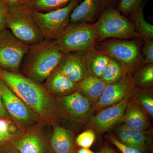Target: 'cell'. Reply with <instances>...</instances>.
Here are the masks:
<instances>
[{
    "label": "cell",
    "mask_w": 153,
    "mask_h": 153,
    "mask_svg": "<svg viewBox=\"0 0 153 153\" xmlns=\"http://www.w3.org/2000/svg\"><path fill=\"white\" fill-rule=\"evenodd\" d=\"M77 153H95L88 149L81 148L77 152Z\"/></svg>",
    "instance_id": "d590c367"
},
{
    "label": "cell",
    "mask_w": 153,
    "mask_h": 153,
    "mask_svg": "<svg viewBox=\"0 0 153 153\" xmlns=\"http://www.w3.org/2000/svg\"><path fill=\"white\" fill-rule=\"evenodd\" d=\"M0 94L6 109L13 118L23 124H27L35 121L36 114L1 78Z\"/></svg>",
    "instance_id": "30bf717a"
},
{
    "label": "cell",
    "mask_w": 153,
    "mask_h": 153,
    "mask_svg": "<svg viewBox=\"0 0 153 153\" xmlns=\"http://www.w3.org/2000/svg\"><path fill=\"white\" fill-rule=\"evenodd\" d=\"M0 118L6 119H9L10 118V115L5 108L2 100L1 94H0Z\"/></svg>",
    "instance_id": "d6a6232c"
},
{
    "label": "cell",
    "mask_w": 153,
    "mask_h": 153,
    "mask_svg": "<svg viewBox=\"0 0 153 153\" xmlns=\"http://www.w3.org/2000/svg\"><path fill=\"white\" fill-rule=\"evenodd\" d=\"M30 46L7 28L0 33V68L18 73Z\"/></svg>",
    "instance_id": "ba28073f"
},
{
    "label": "cell",
    "mask_w": 153,
    "mask_h": 153,
    "mask_svg": "<svg viewBox=\"0 0 153 153\" xmlns=\"http://www.w3.org/2000/svg\"><path fill=\"white\" fill-rule=\"evenodd\" d=\"M8 7L3 3L0 5V33L7 28V13Z\"/></svg>",
    "instance_id": "1f68e13d"
},
{
    "label": "cell",
    "mask_w": 153,
    "mask_h": 153,
    "mask_svg": "<svg viewBox=\"0 0 153 153\" xmlns=\"http://www.w3.org/2000/svg\"><path fill=\"white\" fill-rule=\"evenodd\" d=\"M129 99L102 110L90 119V126L98 133L105 132L120 122Z\"/></svg>",
    "instance_id": "7c38bea8"
},
{
    "label": "cell",
    "mask_w": 153,
    "mask_h": 153,
    "mask_svg": "<svg viewBox=\"0 0 153 153\" xmlns=\"http://www.w3.org/2000/svg\"><path fill=\"white\" fill-rule=\"evenodd\" d=\"M22 1V0H2L3 3H4L8 7L20 4Z\"/></svg>",
    "instance_id": "836d02e7"
},
{
    "label": "cell",
    "mask_w": 153,
    "mask_h": 153,
    "mask_svg": "<svg viewBox=\"0 0 153 153\" xmlns=\"http://www.w3.org/2000/svg\"><path fill=\"white\" fill-rule=\"evenodd\" d=\"M13 146L19 153H44L45 145L37 134L29 133L15 140Z\"/></svg>",
    "instance_id": "ffe728a7"
},
{
    "label": "cell",
    "mask_w": 153,
    "mask_h": 153,
    "mask_svg": "<svg viewBox=\"0 0 153 153\" xmlns=\"http://www.w3.org/2000/svg\"><path fill=\"white\" fill-rule=\"evenodd\" d=\"M117 139L124 144L136 148L143 153L149 150V141L145 131L133 129L122 124L116 130Z\"/></svg>",
    "instance_id": "2e32d148"
},
{
    "label": "cell",
    "mask_w": 153,
    "mask_h": 153,
    "mask_svg": "<svg viewBox=\"0 0 153 153\" xmlns=\"http://www.w3.org/2000/svg\"><path fill=\"white\" fill-rule=\"evenodd\" d=\"M94 25L98 42L109 38H139L132 22L115 9L103 11Z\"/></svg>",
    "instance_id": "5b68a950"
},
{
    "label": "cell",
    "mask_w": 153,
    "mask_h": 153,
    "mask_svg": "<svg viewBox=\"0 0 153 153\" xmlns=\"http://www.w3.org/2000/svg\"><path fill=\"white\" fill-rule=\"evenodd\" d=\"M54 41L62 54L88 50L98 43L94 25L85 22L69 23Z\"/></svg>",
    "instance_id": "277c9868"
},
{
    "label": "cell",
    "mask_w": 153,
    "mask_h": 153,
    "mask_svg": "<svg viewBox=\"0 0 153 153\" xmlns=\"http://www.w3.org/2000/svg\"><path fill=\"white\" fill-rule=\"evenodd\" d=\"M7 25L14 36L28 46L36 45L45 40L31 11L22 4L8 7Z\"/></svg>",
    "instance_id": "3957f363"
},
{
    "label": "cell",
    "mask_w": 153,
    "mask_h": 153,
    "mask_svg": "<svg viewBox=\"0 0 153 153\" xmlns=\"http://www.w3.org/2000/svg\"><path fill=\"white\" fill-rule=\"evenodd\" d=\"M145 4L131 14V22L139 38L144 40H153V26L145 20L143 9Z\"/></svg>",
    "instance_id": "603a6c76"
},
{
    "label": "cell",
    "mask_w": 153,
    "mask_h": 153,
    "mask_svg": "<svg viewBox=\"0 0 153 153\" xmlns=\"http://www.w3.org/2000/svg\"><path fill=\"white\" fill-rule=\"evenodd\" d=\"M44 82L46 90L55 95L64 96L77 91L76 83L60 73L57 68Z\"/></svg>",
    "instance_id": "e0dca14e"
},
{
    "label": "cell",
    "mask_w": 153,
    "mask_h": 153,
    "mask_svg": "<svg viewBox=\"0 0 153 153\" xmlns=\"http://www.w3.org/2000/svg\"><path fill=\"white\" fill-rule=\"evenodd\" d=\"M128 72V70L122 63L111 57L100 78L108 85L119 81Z\"/></svg>",
    "instance_id": "7402d4cb"
},
{
    "label": "cell",
    "mask_w": 153,
    "mask_h": 153,
    "mask_svg": "<svg viewBox=\"0 0 153 153\" xmlns=\"http://www.w3.org/2000/svg\"><path fill=\"white\" fill-rule=\"evenodd\" d=\"M88 50H79L63 54L57 70L74 83H77L88 76L86 55Z\"/></svg>",
    "instance_id": "8fae6325"
},
{
    "label": "cell",
    "mask_w": 153,
    "mask_h": 153,
    "mask_svg": "<svg viewBox=\"0 0 153 153\" xmlns=\"http://www.w3.org/2000/svg\"><path fill=\"white\" fill-rule=\"evenodd\" d=\"M6 153V152H1V153Z\"/></svg>",
    "instance_id": "74e56055"
},
{
    "label": "cell",
    "mask_w": 153,
    "mask_h": 153,
    "mask_svg": "<svg viewBox=\"0 0 153 153\" xmlns=\"http://www.w3.org/2000/svg\"><path fill=\"white\" fill-rule=\"evenodd\" d=\"M95 48L122 63L129 72H134L142 62L140 44L137 41H107L97 43Z\"/></svg>",
    "instance_id": "52a82bcc"
},
{
    "label": "cell",
    "mask_w": 153,
    "mask_h": 153,
    "mask_svg": "<svg viewBox=\"0 0 153 153\" xmlns=\"http://www.w3.org/2000/svg\"><path fill=\"white\" fill-rule=\"evenodd\" d=\"M62 55L54 40L30 46L22 61L25 76L39 84L44 82L57 68Z\"/></svg>",
    "instance_id": "7a4b0ae2"
},
{
    "label": "cell",
    "mask_w": 153,
    "mask_h": 153,
    "mask_svg": "<svg viewBox=\"0 0 153 153\" xmlns=\"http://www.w3.org/2000/svg\"><path fill=\"white\" fill-rule=\"evenodd\" d=\"M18 134L16 127L9 119L0 118V146L14 140Z\"/></svg>",
    "instance_id": "484cf974"
},
{
    "label": "cell",
    "mask_w": 153,
    "mask_h": 153,
    "mask_svg": "<svg viewBox=\"0 0 153 153\" xmlns=\"http://www.w3.org/2000/svg\"><path fill=\"white\" fill-rule=\"evenodd\" d=\"M106 85L100 77L88 76L76 83V89L91 103H95L103 93Z\"/></svg>",
    "instance_id": "ac0fdd59"
},
{
    "label": "cell",
    "mask_w": 153,
    "mask_h": 153,
    "mask_svg": "<svg viewBox=\"0 0 153 153\" xmlns=\"http://www.w3.org/2000/svg\"><path fill=\"white\" fill-rule=\"evenodd\" d=\"M109 140L111 143L122 153H143L136 148L129 146L120 142L115 137L110 136Z\"/></svg>",
    "instance_id": "4dcf8cb0"
},
{
    "label": "cell",
    "mask_w": 153,
    "mask_h": 153,
    "mask_svg": "<svg viewBox=\"0 0 153 153\" xmlns=\"http://www.w3.org/2000/svg\"><path fill=\"white\" fill-rule=\"evenodd\" d=\"M143 0H121L119 11L124 16L130 15L142 5Z\"/></svg>",
    "instance_id": "83f0119b"
},
{
    "label": "cell",
    "mask_w": 153,
    "mask_h": 153,
    "mask_svg": "<svg viewBox=\"0 0 153 153\" xmlns=\"http://www.w3.org/2000/svg\"><path fill=\"white\" fill-rule=\"evenodd\" d=\"M130 98L129 99L125 112L120 122L133 129L145 131L149 126L146 111L134 98L131 100Z\"/></svg>",
    "instance_id": "9a60e30c"
},
{
    "label": "cell",
    "mask_w": 153,
    "mask_h": 153,
    "mask_svg": "<svg viewBox=\"0 0 153 153\" xmlns=\"http://www.w3.org/2000/svg\"><path fill=\"white\" fill-rule=\"evenodd\" d=\"M72 0H22L20 4L30 10L47 12L63 7Z\"/></svg>",
    "instance_id": "cb8c5ba5"
},
{
    "label": "cell",
    "mask_w": 153,
    "mask_h": 153,
    "mask_svg": "<svg viewBox=\"0 0 153 153\" xmlns=\"http://www.w3.org/2000/svg\"><path fill=\"white\" fill-rule=\"evenodd\" d=\"M133 96L141 105L147 113L153 116V98L151 92L147 91L136 88Z\"/></svg>",
    "instance_id": "4316f807"
},
{
    "label": "cell",
    "mask_w": 153,
    "mask_h": 153,
    "mask_svg": "<svg viewBox=\"0 0 153 153\" xmlns=\"http://www.w3.org/2000/svg\"><path fill=\"white\" fill-rule=\"evenodd\" d=\"M111 58L95 47L88 49L85 59L88 76L100 77Z\"/></svg>",
    "instance_id": "d6986e66"
},
{
    "label": "cell",
    "mask_w": 153,
    "mask_h": 153,
    "mask_svg": "<svg viewBox=\"0 0 153 153\" xmlns=\"http://www.w3.org/2000/svg\"><path fill=\"white\" fill-rule=\"evenodd\" d=\"M142 57L146 64H153V40H145L144 44L143 47Z\"/></svg>",
    "instance_id": "f546056e"
},
{
    "label": "cell",
    "mask_w": 153,
    "mask_h": 153,
    "mask_svg": "<svg viewBox=\"0 0 153 153\" xmlns=\"http://www.w3.org/2000/svg\"><path fill=\"white\" fill-rule=\"evenodd\" d=\"M95 139V134L92 130L88 129L79 134L76 137V143L82 148L89 149Z\"/></svg>",
    "instance_id": "f1b7e54d"
},
{
    "label": "cell",
    "mask_w": 153,
    "mask_h": 153,
    "mask_svg": "<svg viewBox=\"0 0 153 153\" xmlns=\"http://www.w3.org/2000/svg\"><path fill=\"white\" fill-rule=\"evenodd\" d=\"M0 78L37 116L45 120L56 116L57 106L40 84L25 75L1 68Z\"/></svg>",
    "instance_id": "6da1fadb"
},
{
    "label": "cell",
    "mask_w": 153,
    "mask_h": 153,
    "mask_svg": "<svg viewBox=\"0 0 153 153\" xmlns=\"http://www.w3.org/2000/svg\"><path fill=\"white\" fill-rule=\"evenodd\" d=\"M3 3V2L2 0H0V5H1V4H2Z\"/></svg>",
    "instance_id": "8d00e7d4"
},
{
    "label": "cell",
    "mask_w": 153,
    "mask_h": 153,
    "mask_svg": "<svg viewBox=\"0 0 153 153\" xmlns=\"http://www.w3.org/2000/svg\"><path fill=\"white\" fill-rule=\"evenodd\" d=\"M81 0H72L63 7L47 12L33 11L32 15L45 40H54L70 23L72 11Z\"/></svg>",
    "instance_id": "8992f818"
},
{
    "label": "cell",
    "mask_w": 153,
    "mask_h": 153,
    "mask_svg": "<svg viewBox=\"0 0 153 153\" xmlns=\"http://www.w3.org/2000/svg\"><path fill=\"white\" fill-rule=\"evenodd\" d=\"M136 88L128 73L119 81L106 85L103 93L94 105L95 108L102 109L131 98Z\"/></svg>",
    "instance_id": "9c48e42d"
},
{
    "label": "cell",
    "mask_w": 153,
    "mask_h": 153,
    "mask_svg": "<svg viewBox=\"0 0 153 153\" xmlns=\"http://www.w3.org/2000/svg\"><path fill=\"white\" fill-rule=\"evenodd\" d=\"M132 79L135 85L148 86L153 82V64H146L137 68L134 71Z\"/></svg>",
    "instance_id": "d4e9b609"
},
{
    "label": "cell",
    "mask_w": 153,
    "mask_h": 153,
    "mask_svg": "<svg viewBox=\"0 0 153 153\" xmlns=\"http://www.w3.org/2000/svg\"><path fill=\"white\" fill-rule=\"evenodd\" d=\"M60 108L68 116L76 120L87 119L91 110V102L79 91L62 96L58 100Z\"/></svg>",
    "instance_id": "4fadbf2b"
},
{
    "label": "cell",
    "mask_w": 153,
    "mask_h": 153,
    "mask_svg": "<svg viewBox=\"0 0 153 153\" xmlns=\"http://www.w3.org/2000/svg\"><path fill=\"white\" fill-rule=\"evenodd\" d=\"M50 145L55 153H73V140L71 132L62 127H56L52 134Z\"/></svg>",
    "instance_id": "44dd1931"
},
{
    "label": "cell",
    "mask_w": 153,
    "mask_h": 153,
    "mask_svg": "<svg viewBox=\"0 0 153 153\" xmlns=\"http://www.w3.org/2000/svg\"><path fill=\"white\" fill-rule=\"evenodd\" d=\"M110 0H83L70 15V23H92L106 10Z\"/></svg>",
    "instance_id": "5bb4252c"
},
{
    "label": "cell",
    "mask_w": 153,
    "mask_h": 153,
    "mask_svg": "<svg viewBox=\"0 0 153 153\" xmlns=\"http://www.w3.org/2000/svg\"><path fill=\"white\" fill-rule=\"evenodd\" d=\"M99 153H116L114 151L112 148L110 147L105 146L102 149L101 151Z\"/></svg>",
    "instance_id": "e575fe53"
}]
</instances>
